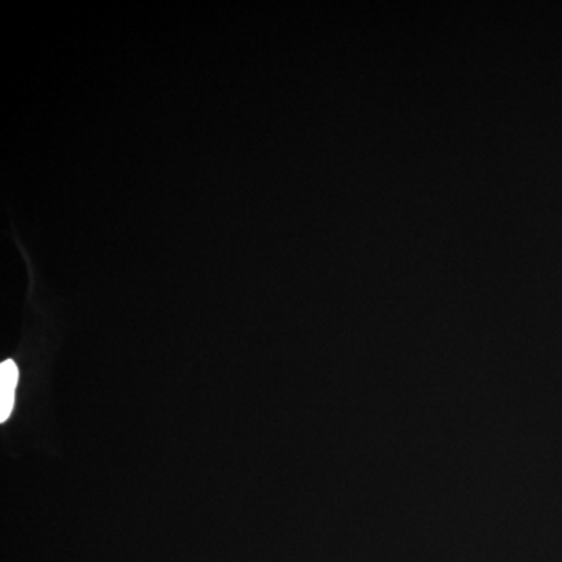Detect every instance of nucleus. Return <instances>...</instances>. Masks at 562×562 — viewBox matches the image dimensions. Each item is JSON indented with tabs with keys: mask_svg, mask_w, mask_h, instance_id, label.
Instances as JSON below:
<instances>
[{
	"mask_svg": "<svg viewBox=\"0 0 562 562\" xmlns=\"http://www.w3.org/2000/svg\"><path fill=\"white\" fill-rule=\"evenodd\" d=\"M20 383V369L13 360L0 364V422L5 424L14 408V392Z\"/></svg>",
	"mask_w": 562,
	"mask_h": 562,
	"instance_id": "f257e3e1",
	"label": "nucleus"
}]
</instances>
